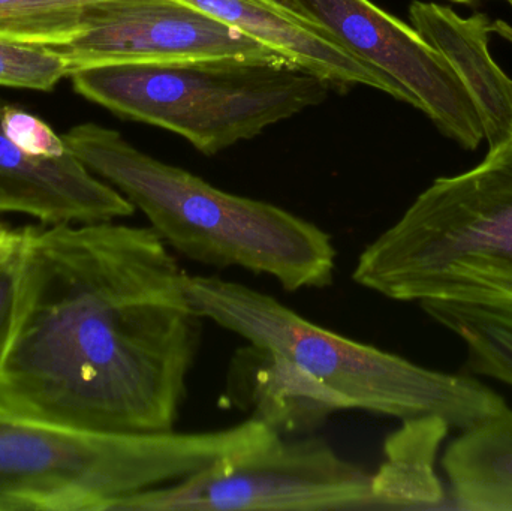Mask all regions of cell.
<instances>
[{
	"mask_svg": "<svg viewBox=\"0 0 512 511\" xmlns=\"http://www.w3.org/2000/svg\"><path fill=\"white\" fill-rule=\"evenodd\" d=\"M0 402L80 431L176 429L203 338L188 273L150 227L20 228Z\"/></svg>",
	"mask_w": 512,
	"mask_h": 511,
	"instance_id": "cell-1",
	"label": "cell"
},
{
	"mask_svg": "<svg viewBox=\"0 0 512 511\" xmlns=\"http://www.w3.org/2000/svg\"><path fill=\"white\" fill-rule=\"evenodd\" d=\"M62 137L93 174L116 188L188 260L270 276L291 293L333 284L336 248L330 234L313 222L276 204L222 191L141 152L120 132L98 123H81Z\"/></svg>",
	"mask_w": 512,
	"mask_h": 511,
	"instance_id": "cell-2",
	"label": "cell"
},
{
	"mask_svg": "<svg viewBox=\"0 0 512 511\" xmlns=\"http://www.w3.org/2000/svg\"><path fill=\"white\" fill-rule=\"evenodd\" d=\"M352 279L396 302L512 311V138L421 192L358 255Z\"/></svg>",
	"mask_w": 512,
	"mask_h": 511,
	"instance_id": "cell-3",
	"label": "cell"
},
{
	"mask_svg": "<svg viewBox=\"0 0 512 511\" xmlns=\"http://www.w3.org/2000/svg\"><path fill=\"white\" fill-rule=\"evenodd\" d=\"M189 299L204 320L270 348L342 395L351 410L403 420L435 416L465 429L507 410L480 381L415 365L301 317L274 297L219 276L188 275Z\"/></svg>",
	"mask_w": 512,
	"mask_h": 511,
	"instance_id": "cell-4",
	"label": "cell"
},
{
	"mask_svg": "<svg viewBox=\"0 0 512 511\" xmlns=\"http://www.w3.org/2000/svg\"><path fill=\"white\" fill-rule=\"evenodd\" d=\"M225 455L219 431H80L0 402V511H116Z\"/></svg>",
	"mask_w": 512,
	"mask_h": 511,
	"instance_id": "cell-5",
	"label": "cell"
},
{
	"mask_svg": "<svg viewBox=\"0 0 512 511\" xmlns=\"http://www.w3.org/2000/svg\"><path fill=\"white\" fill-rule=\"evenodd\" d=\"M69 77L83 98L174 132L207 156L321 104L333 90L288 59L95 66Z\"/></svg>",
	"mask_w": 512,
	"mask_h": 511,
	"instance_id": "cell-6",
	"label": "cell"
},
{
	"mask_svg": "<svg viewBox=\"0 0 512 511\" xmlns=\"http://www.w3.org/2000/svg\"><path fill=\"white\" fill-rule=\"evenodd\" d=\"M375 510L372 473L319 437L274 441L171 485L132 495L116 511Z\"/></svg>",
	"mask_w": 512,
	"mask_h": 511,
	"instance_id": "cell-7",
	"label": "cell"
},
{
	"mask_svg": "<svg viewBox=\"0 0 512 511\" xmlns=\"http://www.w3.org/2000/svg\"><path fill=\"white\" fill-rule=\"evenodd\" d=\"M327 33L337 45L396 81L442 135L466 150L484 140L468 90L450 63L411 24L370 0H268Z\"/></svg>",
	"mask_w": 512,
	"mask_h": 511,
	"instance_id": "cell-8",
	"label": "cell"
},
{
	"mask_svg": "<svg viewBox=\"0 0 512 511\" xmlns=\"http://www.w3.org/2000/svg\"><path fill=\"white\" fill-rule=\"evenodd\" d=\"M78 69L177 65L225 59H286L248 33L177 0H108L86 29L54 47Z\"/></svg>",
	"mask_w": 512,
	"mask_h": 511,
	"instance_id": "cell-9",
	"label": "cell"
},
{
	"mask_svg": "<svg viewBox=\"0 0 512 511\" xmlns=\"http://www.w3.org/2000/svg\"><path fill=\"white\" fill-rule=\"evenodd\" d=\"M0 99V213L42 225L98 224L134 215L135 207L69 150L59 158L30 155L11 140Z\"/></svg>",
	"mask_w": 512,
	"mask_h": 511,
	"instance_id": "cell-10",
	"label": "cell"
},
{
	"mask_svg": "<svg viewBox=\"0 0 512 511\" xmlns=\"http://www.w3.org/2000/svg\"><path fill=\"white\" fill-rule=\"evenodd\" d=\"M264 42L336 90L364 86L412 105L408 93L387 75L337 45L327 33L292 17L268 0H177Z\"/></svg>",
	"mask_w": 512,
	"mask_h": 511,
	"instance_id": "cell-11",
	"label": "cell"
},
{
	"mask_svg": "<svg viewBox=\"0 0 512 511\" xmlns=\"http://www.w3.org/2000/svg\"><path fill=\"white\" fill-rule=\"evenodd\" d=\"M227 398L277 434H310L333 414L351 410L339 393L282 354L249 344L231 357Z\"/></svg>",
	"mask_w": 512,
	"mask_h": 511,
	"instance_id": "cell-12",
	"label": "cell"
},
{
	"mask_svg": "<svg viewBox=\"0 0 512 511\" xmlns=\"http://www.w3.org/2000/svg\"><path fill=\"white\" fill-rule=\"evenodd\" d=\"M411 26L445 57L468 90L489 149L512 138V78L490 53L493 21L483 12L462 17L450 6L415 0Z\"/></svg>",
	"mask_w": 512,
	"mask_h": 511,
	"instance_id": "cell-13",
	"label": "cell"
},
{
	"mask_svg": "<svg viewBox=\"0 0 512 511\" xmlns=\"http://www.w3.org/2000/svg\"><path fill=\"white\" fill-rule=\"evenodd\" d=\"M460 432L442 456L453 506L512 511V411Z\"/></svg>",
	"mask_w": 512,
	"mask_h": 511,
	"instance_id": "cell-14",
	"label": "cell"
},
{
	"mask_svg": "<svg viewBox=\"0 0 512 511\" xmlns=\"http://www.w3.org/2000/svg\"><path fill=\"white\" fill-rule=\"evenodd\" d=\"M451 426L441 417L403 420L385 441L384 461L372 474L375 510L439 509L448 494L436 458Z\"/></svg>",
	"mask_w": 512,
	"mask_h": 511,
	"instance_id": "cell-15",
	"label": "cell"
},
{
	"mask_svg": "<svg viewBox=\"0 0 512 511\" xmlns=\"http://www.w3.org/2000/svg\"><path fill=\"white\" fill-rule=\"evenodd\" d=\"M436 323L459 336L468 351V371L512 387V311L450 302L420 303Z\"/></svg>",
	"mask_w": 512,
	"mask_h": 511,
	"instance_id": "cell-16",
	"label": "cell"
},
{
	"mask_svg": "<svg viewBox=\"0 0 512 511\" xmlns=\"http://www.w3.org/2000/svg\"><path fill=\"white\" fill-rule=\"evenodd\" d=\"M108 0H0V39L59 47L86 29L96 6Z\"/></svg>",
	"mask_w": 512,
	"mask_h": 511,
	"instance_id": "cell-17",
	"label": "cell"
},
{
	"mask_svg": "<svg viewBox=\"0 0 512 511\" xmlns=\"http://www.w3.org/2000/svg\"><path fill=\"white\" fill-rule=\"evenodd\" d=\"M65 77L68 63L56 48L0 39V86L50 92Z\"/></svg>",
	"mask_w": 512,
	"mask_h": 511,
	"instance_id": "cell-18",
	"label": "cell"
},
{
	"mask_svg": "<svg viewBox=\"0 0 512 511\" xmlns=\"http://www.w3.org/2000/svg\"><path fill=\"white\" fill-rule=\"evenodd\" d=\"M2 123L11 140L30 155L59 158L69 152L62 135L56 134L41 117L23 108L6 104Z\"/></svg>",
	"mask_w": 512,
	"mask_h": 511,
	"instance_id": "cell-19",
	"label": "cell"
},
{
	"mask_svg": "<svg viewBox=\"0 0 512 511\" xmlns=\"http://www.w3.org/2000/svg\"><path fill=\"white\" fill-rule=\"evenodd\" d=\"M20 243V242H18ZM18 246L6 260L0 263V353L5 345L12 317L18 287Z\"/></svg>",
	"mask_w": 512,
	"mask_h": 511,
	"instance_id": "cell-20",
	"label": "cell"
},
{
	"mask_svg": "<svg viewBox=\"0 0 512 511\" xmlns=\"http://www.w3.org/2000/svg\"><path fill=\"white\" fill-rule=\"evenodd\" d=\"M20 242V228H11L0 222V263L17 249Z\"/></svg>",
	"mask_w": 512,
	"mask_h": 511,
	"instance_id": "cell-21",
	"label": "cell"
},
{
	"mask_svg": "<svg viewBox=\"0 0 512 511\" xmlns=\"http://www.w3.org/2000/svg\"><path fill=\"white\" fill-rule=\"evenodd\" d=\"M493 33L501 36L502 39L512 45V26L504 20L493 21Z\"/></svg>",
	"mask_w": 512,
	"mask_h": 511,
	"instance_id": "cell-22",
	"label": "cell"
},
{
	"mask_svg": "<svg viewBox=\"0 0 512 511\" xmlns=\"http://www.w3.org/2000/svg\"><path fill=\"white\" fill-rule=\"evenodd\" d=\"M451 2L462 3V5H471V3L480 2V0H451ZM512 8V0H501Z\"/></svg>",
	"mask_w": 512,
	"mask_h": 511,
	"instance_id": "cell-23",
	"label": "cell"
}]
</instances>
